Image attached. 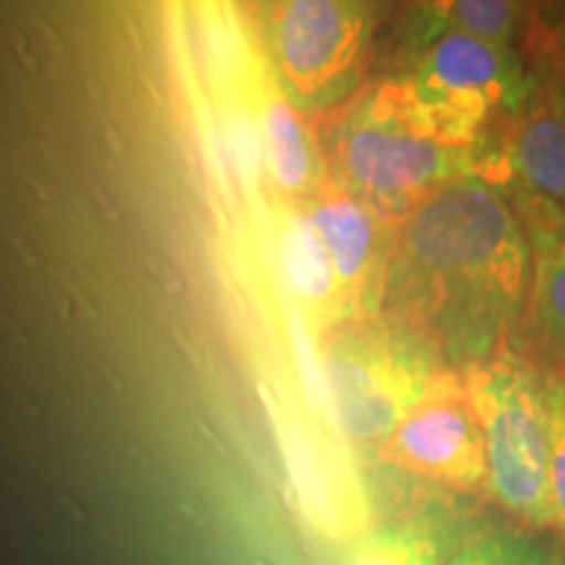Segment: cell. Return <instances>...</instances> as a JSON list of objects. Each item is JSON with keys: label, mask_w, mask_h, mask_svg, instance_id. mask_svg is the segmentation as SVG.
Instances as JSON below:
<instances>
[{"label": "cell", "mask_w": 565, "mask_h": 565, "mask_svg": "<svg viewBox=\"0 0 565 565\" xmlns=\"http://www.w3.org/2000/svg\"><path fill=\"white\" fill-rule=\"evenodd\" d=\"M529 288L524 223L503 192L466 175L395 217L380 317L463 372L498 356L524 315Z\"/></svg>", "instance_id": "6da1fadb"}, {"label": "cell", "mask_w": 565, "mask_h": 565, "mask_svg": "<svg viewBox=\"0 0 565 565\" xmlns=\"http://www.w3.org/2000/svg\"><path fill=\"white\" fill-rule=\"evenodd\" d=\"M338 110L320 139L328 179L393 221L482 166L479 137L429 108L401 74L364 84Z\"/></svg>", "instance_id": "7a4b0ae2"}, {"label": "cell", "mask_w": 565, "mask_h": 565, "mask_svg": "<svg viewBox=\"0 0 565 565\" xmlns=\"http://www.w3.org/2000/svg\"><path fill=\"white\" fill-rule=\"evenodd\" d=\"M322 374L341 433L374 448L416 406L458 385L422 338L380 315L335 324L322 345Z\"/></svg>", "instance_id": "3957f363"}, {"label": "cell", "mask_w": 565, "mask_h": 565, "mask_svg": "<svg viewBox=\"0 0 565 565\" xmlns=\"http://www.w3.org/2000/svg\"><path fill=\"white\" fill-rule=\"evenodd\" d=\"M547 380L503 353L466 366L458 377L482 433L487 492L532 529H553Z\"/></svg>", "instance_id": "277c9868"}, {"label": "cell", "mask_w": 565, "mask_h": 565, "mask_svg": "<svg viewBox=\"0 0 565 565\" xmlns=\"http://www.w3.org/2000/svg\"><path fill=\"white\" fill-rule=\"evenodd\" d=\"M273 87L303 116L343 108L364 87L377 9L351 0L257 6Z\"/></svg>", "instance_id": "5b68a950"}, {"label": "cell", "mask_w": 565, "mask_h": 565, "mask_svg": "<svg viewBox=\"0 0 565 565\" xmlns=\"http://www.w3.org/2000/svg\"><path fill=\"white\" fill-rule=\"evenodd\" d=\"M401 76L429 108L475 137H482L492 116H519L536 89L515 47L463 32L408 47V71Z\"/></svg>", "instance_id": "8992f818"}, {"label": "cell", "mask_w": 565, "mask_h": 565, "mask_svg": "<svg viewBox=\"0 0 565 565\" xmlns=\"http://www.w3.org/2000/svg\"><path fill=\"white\" fill-rule=\"evenodd\" d=\"M500 175L511 189L529 238L565 225V95L536 84L519 121L513 124L505 152L479 171L487 183Z\"/></svg>", "instance_id": "52a82bcc"}, {"label": "cell", "mask_w": 565, "mask_h": 565, "mask_svg": "<svg viewBox=\"0 0 565 565\" xmlns=\"http://www.w3.org/2000/svg\"><path fill=\"white\" fill-rule=\"evenodd\" d=\"M299 207L320 236L333 267L343 322L377 317L393 249V217L330 179Z\"/></svg>", "instance_id": "ba28073f"}, {"label": "cell", "mask_w": 565, "mask_h": 565, "mask_svg": "<svg viewBox=\"0 0 565 565\" xmlns=\"http://www.w3.org/2000/svg\"><path fill=\"white\" fill-rule=\"evenodd\" d=\"M377 456L387 466L448 490H487L482 433L458 385L416 406L377 445Z\"/></svg>", "instance_id": "9c48e42d"}, {"label": "cell", "mask_w": 565, "mask_h": 565, "mask_svg": "<svg viewBox=\"0 0 565 565\" xmlns=\"http://www.w3.org/2000/svg\"><path fill=\"white\" fill-rule=\"evenodd\" d=\"M257 134L267 179L282 200L291 204L307 202L328 181L320 139L312 134L307 116L275 87L259 105Z\"/></svg>", "instance_id": "30bf717a"}, {"label": "cell", "mask_w": 565, "mask_h": 565, "mask_svg": "<svg viewBox=\"0 0 565 565\" xmlns=\"http://www.w3.org/2000/svg\"><path fill=\"white\" fill-rule=\"evenodd\" d=\"M275 238H278L280 273L296 303L307 309L315 320L333 324V328L341 324L343 309L333 267H330L320 236L299 204L282 210Z\"/></svg>", "instance_id": "8fae6325"}, {"label": "cell", "mask_w": 565, "mask_h": 565, "mask_svg": "<svg viewBox=\"0 0 565 565\" xmlns=\"http://www.w3.org/2000/svg\"><path fill=\"white\" fill-rule=\"evenodd\" d=\"M524 30V6L505 0H443L414 6L408 13V47L443 32H463L471 38L515 47Z\"/></svg>", "instance_id": "7c38bea8"}, {"label": "cell", "mask_w": 565, "mask_h": 565, "mask_svg": "<svg viewBox=\"0 0 565 565\" xmlns=\"http://www.w3.org/2000/svg\"><path fill=\"white\" fill-rule=\"evenodd\" d=\"M532 244V320L550 351L565 359V225Z\"/></svg>", "instance_id": "4fadbf2b"}, {"label": "cell", "mask_w": 565, "mask_h": 565, "mask_svg": "<svg viewBox=\"0 0 565 565\" xmlns=\"http://www.w3.org/2000/svg\"><path fill=\"white\" fill-rule=\"evenodd\" d=\"M448 536L433 524H395L364 534L345 565H445Z\"/></svg>", "instance_id": "5bb4252c"}, {"label": "cell", "mask_w": 565, "mask_h": 565, "mask_svg": "<svg viewBox=\"0 0 565 565\" xmlns=\"http://www.w3.org/2000/svg\"><path fill=\"white\" fill-rule=\"evenodd\" d=\"M445 565H545V553L521 532H492L471 540Z\"/></svg>", "instance_id": "9a60e30c"}, {"label": "cell", "mask_w": 565, "mask_h": 565, "mask_svg": "<svg viewBox=\"0 0 565 565\" xmlns=\"http://www.w3.org/2000/svg\"><path fill=\"white\" fill-rule=\"evenodd\" d=\"M550 395V511L553 529L565 536V380H547Z\"/></svg>", "instance_id": "2e32d148"}, {"label": "cell", "mask_w": 565, "mask_h": 565, "mask_svg": "<svg viewBox=\"0 0 565 565\" xmlns=\"http://www.w3.org/2000/svg\"><path fill=\"white\" fill-rule=\"evenodd\" d=\"M561 51H563V58H565V13H563V24H561Z\"/></svg>", "instance_id": "e0dca14e"}]
</instances>
